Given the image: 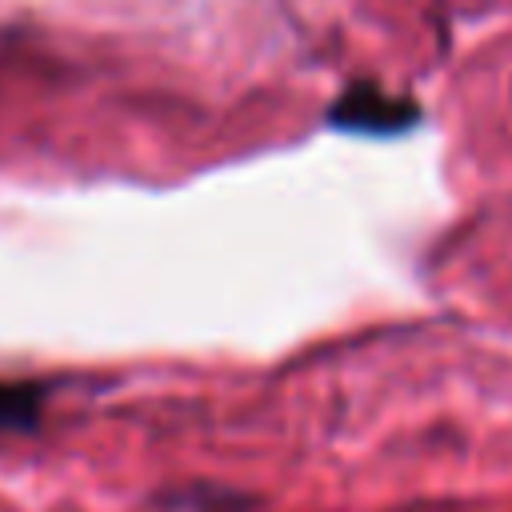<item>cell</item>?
Segmentation results:
<instances>
[{"mask_svg": "<svg viewBox=\"0 0 512 512\" xmlns=\"http://www.w3.org/2000/svg\"><path fill=\"white\" fill-rule=\"evenodd\" d=\"M328 120L344 132H404L416 120V104L408 96L376 88L372 80H360L344 88Z\"/></svg>", "mask_w": 512, "mask_h": 512, "instance_id": "6da1fadb", "label": "cell"}, {"mask_svg": "<svg viewBox=\"0 0 512 512\" xmlns=\"http://www.w3.org/2000/svg\"><path fill=\"white\" fill-rule=\"evenodd\" d=\"M44 412V388L32 380H0V436L32 432Z\"/></svg>", "mask_w": 512, "mask_h": 512, "instance_id": "7a4b0ae2", "label": "cell"}]
</instances>
